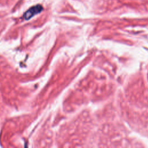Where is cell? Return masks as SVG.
<instances>
[{
    "label": "cell",
    "instance_id": "obj_1",
    "mask_svg": "<svg viewBox=\"0 0 148 148\" xmlns=\"http://www.w3.org/2000/svg\"><path fill=\"white\" fill-rule=\"evenodd\" d=\"M43 10V6L40 5L38 4L31 7L28 9L24 14H23V18L25 20H28L34 17L35 15L40 13Z\"/></svg>",
    "mask_w": 148,
    "mask_h": 148
}]
</instances>
